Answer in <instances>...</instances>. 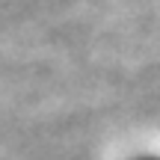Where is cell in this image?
<instances>
[{
    "label": "cell",
    "mask_w": 160,
    "mask_h": 160,
    "mask_svg": "<svg viewBox=\"0 0 160 160\" xmlns=\"http://www.w3.org/2000/svg\"><path fill=\"white\" fill-rule=\"evenodd\" d=\"M137 160H160V157H137Z\"/></svg>",
    "instance_id": "1"
}]
</instances>
